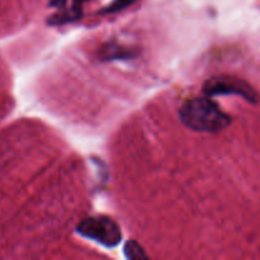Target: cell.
Masks as SVG:
<instances>
[{
    "mask_svg": "<svg viewBox=\"0 0 260 260\" xmlns=\"http://www.w3.org/2000/svg\"><path fill=\"white\" fill-rule=\"evenodd\" d=\"M180 119L187 127L200 132H218L231 123V117L210 98L185 102L180 108Z\"/></svg>",
    "mask_w": 260,
    "mask_h": 260,
    "instance_id": "1",
    "label": "cell"
},
{
    "mask_svg": "<svg viewBox=\"0 0 260 260\" xmlns=\"http://www.w3.org/2000/svg\"><path fill=\"white\" fill-rule=\"evenodd\" d=\"M78 233L84 238L98 241L106 248H114L122 240V234L118 225L112 218L106 216L85 218L79 223Z\"/></svg>",
    "mask_w": 260,
    "mask_h": 260,
    "instance_id": "2",
    "label": "cell"
},
{
    "mask_svg": "<svg viewBox=\"0 0 260 260\" xmlns=\"http://www.w3.org/2000/svg\"><path fill=\"white\" fill-rule=\"evenodd\" d=\"M203 91L210 96L233 94V95L243 96L244 99L251 103H256L259 99L256 91L248 83L238 78H231V76H217V78L210 79L205 84Z\"/></svg>",
    "mask_w": 260,
    "mask_h": 260,
    "instance_id": "3",
    "label": "cell"
},
{
    "mask_svg": "<svg viewBox=\"0 0 260 260\" xmlns=\"http://www.w3.org/2000/svg\"><path fill=\"white\" fill-rule=\"evenodd\" d=\"M139 55V51H134V48L128 46H123L121 43L109 42L102 46L99 56L103 61L111 60H123V58H135Z\"/></svg>",
    "mask_w": 260,
    "mask_h": 260,
    "instance_id": "4",
    "label": "cell"
},
{
    "mask_svg": "<svg viewBox=\"0 0 260 260\" xmlns=\"http://www.w3.org/2000/svg\"><path fill=\"white\" fill-rule=\"evenodd\" d=\"M137 0H113L111 4L107 5L106 8L101 10V14H113V13H118L124 10L126 8L131 7L132 4H135Z\"/></svg>",
    "mask_w": 260,
    "mask_h": 260,
    "instance_id": "5",
    "label": "cell"
},
{
    "mask_svg": "<svg viewBox=\"0 0 260 260\" xmlns=\"http://www.w3.org/2000/svg\"><path fill=\"white\" fill-rule=\"evenodd\" d=\"M124 254H126V256L128 259L147 258L144 249H142L136 241H129V243H127V245L124 246Z\"/></svg>",
    "mask_w": 260,
    "mask_h": 260,
    "instance_id": "6",
    "label": "cell"
},
{
    "mask_svg": "<svg viewBox=\"0 0 260 260\" xmlns=\"http://www.w3.org/2000/svg\"><path fill=\"white\" fill-rule=\"evenodd\" d=\"M86 2H89V0H73V7H71V9L78 13V14L83 15V4Z\"/></svg>",
    "mask_w": 260,
    "mask_h": 260,
    "instance_id": "7",
    "label": "cell"
},
{
    "mask_svg": "<svg viewBox=\"0 0 260 260\" xmlns=\"http://www.w3.org/2000/svg\"><path fill=\"white\" fill-rule=\"evenodd\" d=\"M68 0H50V7L58 8V9H65V5Z\"/></svg>",
    "mask_w": 260,
    "mask_h": 260,
    "instance_id": "8",
    "label": "cell"
}]
</instances>
